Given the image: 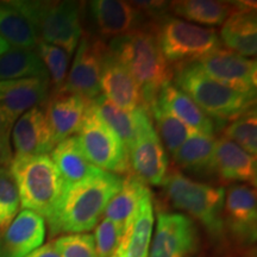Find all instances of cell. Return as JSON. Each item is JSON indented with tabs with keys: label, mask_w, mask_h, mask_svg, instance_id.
<instances>
[{
	"label": "cell",
	"mask_w": 257,
	"mask_h": 257,
	"mask_svg": "<svg viewBox=\"0 0 257 257\" xmlns=\"http://www.w3.org/2000/svg\"><path fill=\"white\" fill-rule=\"evenodd\" d=\"M21 199L14 175L8 167L0 168V232L17 216Z\"/></svg>",
	"instance_id": "obj_34"
},
{
	"label": "cell",
	"mask_w": 257,
	"mask_h": 257,
	"mask_svg": "<svg viewBox=\"0 0 257 257\" xmlns=\"http://www.w3.org/2000/svg\"><path fill=\"white\" fill-rule=\"evenodd\" d=\"M46 221L40 214L23 210L0 232V257H25L43 244Z\"/></svg>",
	"instance_id": "obj_16"
},
{
	"label": "cell",
	"mask_w": 257,
	"mask_h": 257,
	"mask_svg": "<svg viewBox=\"0 0 257 257\" xmlns=\"http://www.w3.org/2000/svg\"><path fill=\"white\" fill-rule=\"evenodd\" d=\"M107 48L140 85L142 104L149 110L160 89L173 79V68L157 41L155 23L148 22L130 34L114 38Z\"/></svg>",
	"instance_id": "obj_2"
},
{
	"label": "cell",
	"mask_w": 257,
	"mask_h": 257,
	"mask_svg": "<svg viewBox=\"0 0 257 257\" xmlns=\"http://www.w3.org/2000/svg\"><path fill=\"white\" fill-rule=\"evenodd\" d=\"M213 170L221 184L236 185L239 182L256 187V156L224 137L217 140Z\"/></svg>",
	"instance_id": "obj_18"
},
{
	"label": "cell",
	"mask_w": 257,
	"mask_h": 257,
	"mask_svg": "<svg viewBox=\"0 0 257 257\" xmlns=\"http://www.w3.org/2000/svg\"><path fill=\"white\" fill-rule=\"evenodd\" d=\"M100 88L102 95L125 111L133 112L143 106L140 85L108 48L102 62Z\"/></svg>",
	"instance_id": "obj_19"
},
{
	"label": "cell",
	"mask_w": 257,
	"mask_h": 257,
	"mask_svg": "<svg viewBox=\"0 0 257 257\" xmlns=\"http://www.w3.org/2000/svg\"><path fill=\"white\" fill-rule=\"evenodd\" d=\"M107 44L94 35H82L74 57L72 68L63 87L57 92H68L93 100L100 95L102 62Z\"/></svg>",
	"instance_id": "obj_10"
},
{
	"label": "cell",
	"mask_w": 257,
	"mask_h": 257,
	"mask_svg": "<svg viewBox=\"0 0 257 257\" xmlns=\"http://www.w3.org/2000/svg\"><path fill=\"white\" fill-rule=\"evenodd\" d=\"M59 257H98L94 238L88 233H70L54 240Z\"/></svg>",
	"instance_id": "obj_35"
},
{
	"label": "cell",
	"mask_w": 257,
	"mask_h": 257,
	"mask_svg": "<svg viewBox=\"0 0 257 257\" xmlns=\"http://www.w3.org/2000/svg\"><path fill=\"white\" fill-rule=\"evenodd\" d=\"M162 186L173 206L198 220L214 240L223 238L225 234L223 187L194 181L178 169L168 172Z\"/></svg>",
	"instance_id": "obj_5"
},
{
	"label": "cell",
	"mask_w": 257,
	"mask_h": 257,
	"mask_svg": "<svg viewBox=\"0 0 257 257\" xmlns=\"http://www.w3.org/2000/svg\"><path fill=\"white\" fill-rule=\"evenodd\" d=\"M91 101L100 119L119 138L127 153L137 138L141 112L144 106H140L135 111L128 112L118 107L102 94Z\"/></svg>",
	"instance_id": "obj_26"
},
{
	"label": "cell",
	"mask_w": 257,
	"mask_h": 257,
	"mask_svg": "<svg viewBox=\"0 0 257 257\" xmlns=\"http://www.w3.org/2000/svg\"><path fill=\"white\" fill-rule=\"evenodd\" d=\"M149 189L143 182L127 174L123 180V185L117 194L111 199L105 208L104 218H107L119 227L121 233L136 214L138 205ZM123 236V234H121Z\"/></svg>",
	"instance_id": "obj_28"
},
{
	"label": "cell",
	"mask_w": 257,
	"mask_h": 257,
	"mask_svg": "<svg viewBox=\"0 0 257 257\" xmlns=\"http://www.w3.org/2000/svg\"><path fill=\"white\" fill-rule=\"evenodd\" d=\"M49 85L48 78L0 81V112L14 125L25 112L47 102Z\"/></svg>",
	"instance_id": "obj_15"
},
{
	"label": "cell",
	"mask_w": 257,
	"mask_h": 257,
	"mask_svg": "<svg viewBox=\"0 0 257 257\" xmlns=\"http://www.w3.org/2000/svg\"><path fill=\"white\" fill-rule=\"evenodd\" d=\"M85 155L98 168L117 175L128 174L127 153L119 138L100 119L89 104L78 131Z\"/></svg>",
	"instance_id": "obj_8"
},
{
	"label": "cell",
	"mask_w": 257,
	"mask_h": 257,
	"mask_svg": "<svg viewBox=\"0 0 257 257\" xmlns=\"http://www.w3.org/2000/svg\"><path fill=\"white\" fill-rule=\"evenodd\" d=\"M225 231L239 244H252L257 234V197L250 185H231L224 200Z\"/></svg>",
	"instance_id": "obj_13"
},
{
	"label": "cell",
	"mask_w": 257,
	"mask_h": 257,
	"mask_svg": "<svg viewBox=\"0 0 257 257\" xmlns=\"http://www.w3.org/2000/svg\"><path fill=\"white\" fill-rule=\"evenodd\" d=\"M154 221V204L149 191L138 205L136 214L124 231L114 255L117 257H148Z\"/></svg>",
	"instance_id": "obj_23"
},
{
	"label": "cell",
	"mask_w": 257,
	"mask_h": 257,
	"mask_svg": "<svg viewBox=\"0 0 257 257\" xmlns=\"http://www.w3.org/2000/svg\"><path fill=\"white\" fill-rule=\"evenodd\" d=\"M121 231L119 227L107 218L96 225L94 233L95 251L98 257H112L117 251L121 238Z\"/></svg>",
	"instance_id": "obj_36"
},
{
	"label": "cell",
	"mask_w": 257,
	"mask_h": 257,
	"mask_svg": "<svg viewBox=\"0 0 257 257\" xmlns=\"http://www.w3.org/2000/svg\"><path fill=\"white\" fill-rule=\"evenodd\" d=\"M10 48L11 47L9 46L8 42H6L4 38L0 36V55H3V54L6 53V51H9Z\"/></svg>",
	"instance_id": "obj_40"
},
{
	"label": "cell",
	"mask_w": 257,
	"mask_h": 257,
	"mask_svg": "<svg viewBox=\"0 0 257 257\" xmlns=\"http://www.w3.org/2000/svg\"><path fill=\"white\" fill-rule=\"evenodd\" d=\"M12 157V150L11 146H10L9 140H2L0 138V168L4 167H9L11 165Z\"/></svg>",
	"instance_id": "obj_37"
},
{
	"label": "cell",
	"mask_w": 257,
	"mask_h": 257,
	"mask_svg": "<svg viewBox=\"0 0 257 257\" xmlns=\"http://www.w3.org/2000/svg\"><path fill=\"white\" fill-rule=\"evenodd\" d=\"M11 127L12 124L0 112V138L2 140H9L10 134H11Z\"/></svg>",
	"instance_id": "obj_39"
},
{
	"label": "cell",
	"mask_w": 257,
	"mask_h": 257,
	"mask_svg": "<svg viewBox=\"0 0 257 257\" xmlns=\"http://www.w3.org/2000/svg\"><path fill=\"white\" fill-rule=\"evenodd\" d=\"M32 25L40 42L61 48L70 56L82 37L81 5L75 2L11 0Z\"/></svg>",
	"instance_id": "obj_4"
},
{
	"label": "cell",
	"mask_w": 257,
	"mask_h": 257,
	"mask_svg": "<svg viewBox=\"0 0 257 257\" xmlns=\"http://www.w3.org/2000/svg\"><path fill=\"white\" fill-rule=\"evenodd\" d=\"M194 221L181 213L160 212L148 257H187L199 243Z\"/></svg>",
	"instance_id": "obj_11"
},
{
	"label": "cell",
	"mask_w": 257,
	"mask_h": 257,
	"mask_svg": "<svg viewBox=\"0 0 257 257\" xmlns=\"http://www.w3.org/2000/svg\"><path fill=\"white\" fill-rule=\"evenodd\" d=\"M156 102L199 134L214 136L224 127V124L218 123L205 113L186 93L172 82L160 89Z\"/></svg>",
	"instance_id": "obj_22"
},
{
	"label": "cell",
	"mask_w": 257,
	"mask_h": 257,
	"mask_svg": "<svg viewBox=\"0 0 257 257\" xmlns=\"http://www.w3.org/2000/svg\"><path fill=\"white\" fill-rule=\"evenodd\" d=\"M50 157L59 170L63 186L75 185L102 170L86 157L78 136H70L57 143Z\"/></svg>",
	"instance_id": "obj_24"
},
{
	"label": "cell",
	"mask_w": 257,
	"mask_h": 257,
	"mask_svg": "<svg viewBox=\"0 0 257 257\" xmlns=\"http://www.w3.org/2000/svg\"><path fill=\"white\" fill-rule=\"evenodd\" d=\"M12 142L15 156L48 155L54 149L55 144L42 106L31 108L18 118L12 130Z\"/></svg>",
	"instance_id": "obj_20"
},
{
	"label": "cell",
	"mask_w": 257,
	"mask_h": 257,
	"mask_svg": "<svg viewBox=\"0 0 257 257\" xmlns=\"http://www.w3.org/2000/svg\"><path fill=\"white\" fill-rule=\"evenodd\" d=\"M255 3H236V9L220 29L221 46L243 57L255 56L257 51V23Z\"/></svg>",
	"instance_id": "obj_21"
},
{
	"label": "cell",
	"mask_w": 257,
	"mask_h": 257,
	"mask_svg": "<svg viewBox=\"0 0 257 257\" xmlns=\"http://www.w3.org/2000/svg\"><path fill=\"white\" fill-rule=\"evenodd\" d=\"M148 112H149L150 118L155 120V131L163 147L167 148L172 154H174L189 137L199 134L179 120L178 118H175L174 115L170 114L162 106L157 104L156 100L150 106Z\"/></svg>",
	"instance_id": "obj_31"
},
{
	"label": "cell",
	"mask_w": 257,
	"mask_h": 257,
	"mask_svg": "<svg viewBox=\"0 0 257 257\" xmlns=\"http://www.w3.org/2000/svg\"><path fill=\"white\" fill-rule=\"evenodd\" d=\"M214 136L195 134L173 154V160L180 170L197 175L214 174ZM178 169V170H179Z\"/></svg>",
	"instance_id": "obj_25"
},
{
	"label": "cell",
	"mask_w": 257,
	"mask_h": 257,
	"mask_svg": "<svg viewBox=\"0 0 257 257\" xmlns=\"http://www.w3.org/2000/svg\"><path fill=\"white\" fill-rule=\"evenodd\" d=\"M88 9L100 38L114 40L147 24V17L133 3L123 0H94Z\"/></svg>",
	"instance_id": "obj_14"
},
{
	"label": "cell",
	"mask_w": 257,
	"mask_h": 257,
	"mask_svg": "<svg viewBox=\"0 0 257 257\" xmlns=\"http://www.w3.org/2000/svg\"><path fill=\"white\" fill-rule=\"evenodd\" d=\"M224 138L236 143L246 153L256 156L257 153V113L251 108L239 115L224 130Z\"/></svg>",
	"instance_id": "obj_32"
},
{
	"label": "cell",
	"mask_w": 257,
	"mask_h": 257,
	"mask_svg": "<svg viewBox=\"0 0 257 257\" xmlns=\"http://www.w3.org/2000/svg\"><path fill=\"white\" fill-rule=\"evenodd\" d=\"M123 180L120 175L101 170L78 184L63 186L56 207L47 219L51 236L83 233L95 227Z\"/></svg>",
	"instance_id": "obj_1"
},
{
	"label": "cell",
	"mask_w": 257,
	"mask_h": 257,
	"mask_svg": "<svg viewBox=\"0 0 257 257\" xmlns=\"http://www.w3.org/2000/svg\"><path fill=\"white\" fill-rule=\"evenodd\" d=\"M200 69L211 79L234 91L256 95L257 63L230 50L219 49L198 61Z\"/></svg>",
	"instance_id": "obj_12"
},
{
	"label": "cell",
	"mask_w": 257,
	"mask_h": 257,
	"mask_svg": "<svg viewBox=\"0 0 257 257\" xmlns=\"http://www.w3.org/2000/svg\"><path fill=\"white\" fill-rule=\"evenodd\" d=\"M9 167L17 184L21 206L48 219L63 189L62 179L51 157L15 156Z\"/></svg>",
	"instance_id": "obj_6"
},
{
	"label": "cell",
	"mask_w": 257,
	"mask_h": 257,
	"mask_svg": "<svg viewBox=\"0 0 257 257\" xmlns=\"http://www.w3.org/2000/svg\"><path fill=\"white\" fill-rule=\"evenodd\" d=\"M0 36L17 49L32 50L40 42L28 19L10 2H0Z\"/></svg>",
	"instance_id": "obj_29"
},
{
	"label": "cell",
	"mask_w": 257,
	"mask_h": 257,
	"mask_svg": "<svg viewBox=\"0 0 257 257\" xmlns=\"http://www.w3.org/2000/svg\"><path fill=\"white\" fill-rule=\"evenodd\" d=\"M36 54L40 57L43 66L46 67L49 81H51L54 89L57 92L63 87L68 75V66L70 56L61 48L53 44L38 42Z\"/></svg>",
	"instance_id": "obj_33"
},
{
	"label": "cell",
	"mask_w": 257,
	"mask_h": 257,
	"mask_svg": "<svg viewBox=\"0 0 257 257\" xmlns=\"http://www.w3.org/2000/svg\"><path fill=\"white\" fill-rule=\"evenodd\" d=\"M112 257H117V256H115V255H113V256H112Z\"/></svg>",
	"instance_id": "obj_41"
},
{
	"label": "cell",
	"mask_w": 257,
	"mask_h": 257,
	"mask_svg": "<svg viewBox=\"0 0 257 257\" xmlns=\"http://www.w3.org/2000/svg\"><path fill=\"white\" fill-rule=\"evenodd\" d=\"M168 9L176 18L201 25L218 27L229 18L236 9V3L216 0H179L169 3Z\"/></svg>",
	"instance_id": "obj_27"
},
{
	"label": "cell",
	"mask_w": 257,
	"mask_h": 257,
	"mask_svg": "<svg viewBox=\"0 0 257 257\" xmlns=\"http://www.w3.org/2000/svg\"><path fill=\"white\" fill-rule=\"evenodd\" d=\"M27 78L49 79L46 67L34 50L14 48L0 55V81Z\"/></svg>",
	"instance_id": "obj_30"
},
{
	"label": "cell",
	"mask_w": 257,
	"mask_h": 257,
	"mask_svg": "<svg viewBox=\"0 0 257 257\" xmlns=\"http://www.w3.org/2000/svg\"><path fill=\"white\" fill-rule=\"evenodd\" d=\"M174 85L186 93L205 113L218 123L234 120L255 108L256 95L231 89L207 76L197 62L178 64L173 68Z\"/></svg>",
	"instance_id": "obj_3"
},
{
	"label": "cell",
	"mask_w": 257,
	"mask_h": 257,
	"mask_svg": "<svg viewBox=\"0 0 257 257\" xmlns=\"http://www.w3.org/2000/svg\"><path fill=\"white\" fill-rule=\"evenodd\" d=\"M155 28L161 51L168 63L198 62L221 49L219 35L213 29L169 16L156 21Z\"/></svg>",
	"instance_id": "obj_7"
},
{
	"label": "cell",
	"mask_w": 257,
	"mask_h": 257,
	"mask_svg": "<svg viewBox=\"0 0 257 257\" xmlns=\"http://www.w3.org/2000/svg\"><path fill=\"white\" fill-rule=\"evenodd\" d=\"M91 104L83 96L68 92H54L44 108L54 144L60 143L79 131Z\"/></svg>",
	"instance_id": "obj_17"
},
{
	"label": "cell",
	"mask_w": 257,
	"mask_h": 257,
	"mask_svg": "<svg viewBox=\"0 0 257 257\" xmlns=\"http://www.w3.org/2000/svg\"><path fill=\"white\" fill-rule=\"evenodd\" d=\"M25 257H59V253H57L55 246H54V243L51 242L46 244V245H41L40 248L34 250Z\"/></svg>",
	"instance_id": "obj_38"
},
{
	"label": "cell",
	"mask_w": 257,
	"mask_h": 257,
	"mask_svg": "<svg viewBox=\"0 0 257 257\" xmlns=\"http://www.w3.org/2000/svg\"><path fill=\"white\" fill-rule=\"evenodd\" d=\"M127 161L128 174L134 175L146 186H162L168 174L166 148L157 136L146 107L141 112L136 141L127 150Z\"/></svg>",
	"instance_id": "obj_9"
}]
</instances>
